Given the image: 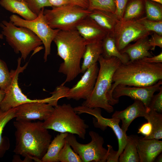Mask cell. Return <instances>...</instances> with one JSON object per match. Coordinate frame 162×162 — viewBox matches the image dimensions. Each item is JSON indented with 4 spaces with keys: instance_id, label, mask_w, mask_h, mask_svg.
<instances>
[{
    "instance_id": "obj_1",
    "label": "cell",
    "mask_w": 162,
    "mask_h": 162,
    "mask_svg": "<svg viewBox=\"0 0 162 162\" xmlns=\"http://www.w3.org/2000/svg\"><path fill=\"white\" fill-rule=\"evenodd\" d=\"M14 124L16 129L14 152L27 159L41 162L52 139L43 122L16 120Z\"/></svg>"
},
{
    "instance_id": "obj_2",
    "label": "cell",
    "mask_w": 162,
    "mask_h": 162,
    "mask_svg": "<svg viewBox=\"0 0 162 162\" xmlns=\"http://www.w3.org/2000/svg\"><path fill=\"white\" fill-rule=\"evenodd\" d=\"M162 79V63H151L142 59L121 64L115 71L111 89L107 95L109 104L114 105L118 100L112 96L113 91L118 85L134 86L152 85Z\"/></svg>"
},
{
    "instance_id": "obj_3",
    "label": "cell",
    "mask_w": 162,
    "mask_h": 162,
    "mask_svg": "<svg viewBox=\"0 0 162 162\" xmlns=\"http://www.w3.org/2000/svg\"><path fill=\"white\" fill-rule=\"evenodd\" d=\"M53 41L57 46V55L63 60L58 72L66 76L65 80L61 85L64 86L81 73L80 62L86 43L76 29L59 30Z\"/></svg>"
},
{
    "instance_id": "obj_4",
    "label": "cell",
    "mask_w": 162,
    "mask_h": 162,
    "mask_svg": "<svg viewBox=\"0 0 162 162\" xmlns=\"http://www.w3.org/2000/svg\"><path fill=\"white\" fill-rule=\"evenodd\" d=\"M98 61L100 68L94 89L82 105L90 108H101L111 113L114 109L109 104L107 95L111 88L113 74L122 63L116 57L105 58L101 55Z\"/></svg>"
},
{
    "instance_id": "obj_5",
    "label": "cell",
    "mask_w": 162,
    "mask_h": 162,
    "mask_svg": "<svg viewBox=\"0 0 162 162\" xmlns=\"http://www.w3.org/2000/svg\"><path fill=\"white\" fill-rule=\"evenodd\" d=\"M78 114L70 104L57 105L54 106L49 117L43 122V125L47 129L60 133L76 134L84 140L89 126Z\"/></svg>"
},
{
    "instance_id": "obj_6",
    "label": "cell",
    "mask_w": 162,
    "mask_h": 162,
    "mask_svg": "<svg viewBox=\"0 0 162 162\" xmlns=\"http://www.w3.org/2000/svg\"><path fill=\"white\" fill-rule=\"evenodd\" d=\"M0 27L7 42L16 53H21V57L24 61L32 51L34 54L44 48L40 46L43 44L40 39L28 28L18 27L5 20L2 22Z\"/></svg>"
},
{
    "instance_id": "obj_7",
    "label": "cell",
    "mask_w": 162,
    "mask_h": 162,
    "mask_svg": "<svg viewBox=\"0 0 162 162\" xmlns=\"http://www.w3.org/2000/svg\"><path fill=\"white\" fill-rule=\"evenodd\" d=\"M52 7L51 9H44V18L50 27L61 30L75 29L78 24L88 16L92 11L72 4Z\"/></svg>"
},
{
    "instance_id": "obj_8",
    "label": "cell",
    "mask_w": 162,
    "mask_h": 162,
    "mask_svg": "<svg viewBox=\"0 0 162 162\" xmlns=\"http://www.w3.org/2000/svg\"><path fill=\"white\" fill-rule=\"evenodd\" d=\"M91 140L88 143H80L74 134L68 133L66 141L74 151L80 157L82 162H105L107 150L103 147V138L97 133L90 131L89 132Z\"/></svg>"
},
{
    "instance_id": "obj_9",
    "label": "cell",
    "mask_w": 162,
    "mask_h": 162,
    "mask_svg": "<svg viewBox=\"0 0 162 162\" xmlns=\"http://www.w3.org/2000/svg\"><path fill=\"white\" fill-rule=\"evenodd\" d=\"M44 9L42 8L37 17L33 20H26L15 14L11 15L10 20L16 26L30 29L40 39L44 47V59L46 62L50 54L51 43L59 30L53 29L47 24L44 15Z\"/></svg>"
},
{
    "instance_id": "obj_10",
    "label": "cell",
    "mask_w": 162,
    "mask_h": 162,
    "mask_svg": "<svg viewBox=\"0 0 162 162\" xmlns=\"http://www.w3.org/2000/svg\"><path fill=\"white\" fill-rule=\"evenodd\" d=\"M99 70L97 63L88 68L80 80L72 88H69L61 85L58 86L60 98H66L76 100L86 99L94 89Z\"/></svg>"
},
{
    "instance_id": "obj_11",
    "label": "cell",
    "mask_w": 162,
    "mask_h": 162,
    "mask_svg": "<svg viewBox=\"0 0 162 162\" xmlns=\"http://www.w3.org/2000/svg\"><path fill=\"white\" fill-rule=\"evenodd\" d=\"M22 59L21 57L18 58L16 69L11 70L10 71L11 82L9 88L5 91V96L1 104L0 112L7 111L26 103L42 101L45 99H31L22 92L19 86L18 77L20 74L23 72L26 68L28 62L21 66Z\"/></svg>"
},
{
    "instance_id": "obj_12",
    "label": "cell",
    "mask_w": 162,
    "mask_h": 162,
    "mask_svg": "<svg viewBox=\"0 0 162 162\" xmlns=\"http://www.w3.org/2000/svg\"><path fill=\"white\" fill-rule=\"evenodd\" d=\"M150 32L148 31L138 19L119 20L113 34L116 44L120 51L132 41L148 36Z\"/></svg>"
},
{
    "instance_id": "obj_13",
    "label": "cell",
    "mask_w": 162,
    "mask_h": 162,
    "mask_svg": "<svg viewBox=\"0 0 162 162\" xmlns=\"http://www.w3.org/2000/svg\"><path fill=\"white\" fill-rule=\"evenodd\" d=\"M74 109L78 114L86 113L93 116L96 119L95 120L93 118V123L95 128L103 130H106L107 127L112 129L118 140V148L117 157L118 158L125 148L128 140V136L119 125L120 120L116 117L107 118L103 117L99 108H90L81 105L74 107Z\"/></svg>"
},
{
    "instance_id": "obj_14",
    "label": "cell",
    "mask_w": 162,
    "mask_h": 162,
    "mask_svg": "<svg viewBox=\"0 0 162 162\" xmlns=\"http://www.w3.org/2000/svg\"><path fill=\"white\" fill-rule=\"evenodd\" d=\"M50 102L49 97L45 98L43 101L26 103L17 106L15 107L16 120H46L54 109Z\"/></svg>"
},
{
    "instance_id": "obj_15",
    "label": "cell",
    "mask_w": 162,
    "mask_h": 162,
    "mask_svg": "<svg viewBox=\"0 0 162 162\" xmlns=\"http://www.w3.org/2000/svg\"><path fill=\"white\" fill-rule=\"evenodd\" d=\"M162 84V80L152 85L146 86H129L119 84L114 89L112 96L116 100H118L119 98L122 96H128L134 100L141 101L146 107L149 108L154 93L159 91Z\"/></svg>"
},
{
    "instance_id": "obj_16",
    "label": "cell",
    "mask_w": 162,
    "mask_h": 162,
    "mask_svg": "<svg viewBox=\"0 0 162 162\" xmlns=\"http://www.w3.org/2000/svg\"><path fill=\"white\" fill-rule=\"evenodd\" d=\"M134 102L126 109L121 111H116L112 117L119 118L122 122L121 128L126 133L128 128L132 121L140 117L145 118L148 115L150 109L146 107L140 100H135Z\"/></svg>"
},
{
    "instance_id": "obj_17",
    "label": "cell",
    "mask_w": 162,
    "mask_h": 162,
    "mask_svg": "<svg viewBox=\"0 0 162 162\" xmlns=\"http://www.w3.org/2000/svg\"><path fill=\"white\" fill-rule=\"evenodd\" d=\"M136 145L140 162H153L162 151V141L158 140L137 137Z\"/></svg>"
},
{
    "instance_id": "obj_18",
    "label": "cell",
    "mask_w": 162,
    "mask_h": 162,
    "mask_svg": "<svg viewBox=\"0 0 162 162\" xmlns=\"http://www.w3.org/2000/svg\"><path fill=\"white\" fill-rule=\"evenodd\" d=\"M75 29L84 39L86 44L102 40L108 34L89 16L79 23Z\"/></svg>"
},
{
    "instance_id": "obj_19",
    "label": "cell",
    "mask_w": 162,
    "mask_h": 162,
    "mask_svg": "<svg viewBox=\"0 0 162 162\" xmlns=\"http://www.w3.org/2000/svg\"><path fill=\"white\" fill-rule=\"evenodd\" d=\"M148 36L141 38L133 44H129L120 52L128 55L130 61L142 59L145 57L152 56L149 50L151 47L148 42Z\"/></svg>"
},
{
    "instance_id": "obj_20",
    "label": "cell",
    "mask_w": 162,
    "mask_h": 162,
    "mask_svg": "<svg viewBox=\"0 0 162 162\" xmlns=\"http://www.w3.org/2000/svg\"><path fill=\"white\" fill-rule=\"evenodd\" d=\"M108 34H112L119 20L114 14L99 10H92L89 16Z\"/></svg>"
},
{
    "instance_id": "obj_21",
    "label": "cell",
    "mask_w": 162,
    "mask_h": 162,
    "mask_svg": "<svg viewBox=\"0 0 162 162\" xmlns=\"http://www.w3.org/2000/svg\"><path fill=\"white\" fill-rule=\"evenodd\" d=\"M102 40L86 44L82 57L83 60L81 66V73H83L89 67L98 61L103 52Z\"/></svg>"
},
{
    "instance_id": "obj_22",
    "label": "cell",
    "mask_w": 162,
    "mask_h": 162,
    "mask_svg": "<svg viewBox=\"0 0 162 162\" xmlns=\"http://www.w3.org/2000/svg\"><path fill=\"white\" fill-rule=\"evenodd\" d=\"M0 5L6 10L17 14L26 20H33L38 16L31 10L25 2L17 0H0Z\"/></svg>"
},
{
    "instance_id": "obj_23",
    "label": "cell",
    "mask_w": 162,
    "mask_h": 162,
    "mask_svg": "<svg viewBox=\"0 0 162 162\" xmlns=\"http://www.w3.org/2000/svg\"><path fill=\"white\" fill-rule=\"evenodd\" d=\"M102 48L103 52L101 55L104 58L116 57L120 60L122 64H126L130 61L127 54L121 53L118 50L114 38L112 34H108L102 40Z\"/></svg>"
},
{
    "instance_id": "obj_24",
    "label": "cell",
    "mask_w": 162,
    "mask_h": 162,
    "mask_svg": "<svg viewBox=\"0 0 162 162\" xmlns=\"http://www.w3.org/2000/svg\"><path fill=\"white\" fill-rule=\"evenodd\" d=\"M68 133H61L54 137L41 159L42 162H58V155L63 147Z\"/></svg>"
},
{
    "instance_id": "obj_25",
    "label": "cell",
    "mask_w": 162,
    "mask_h": 162,
    "mask_svg": "<svg viewBox=\"0 0 162 162\" xmlns=\"http://www.w3.org/2000/svg\"><path fill=\"white\" fill-rule=\"evenodd\" d=\"M15 108L0 112V158L4 156L10 147L8 138L2 136L3 131L6 124L12 119L15 118Z\"/></svg>"
},
{
    "instance_id": "obj_26",
    "label": "cell",
    "mask_w": 162,
    "mask_h": 162,
    "mask_svg": "<svg viewBox=\"0 0 162 162\" xmlns=\"http://www.w3.org/2000/svg\"><path fill=\"white\" fill-rule=\"evenodd\" d=\"M137 138V137L134 135L128 136L126 145L123 151L119 155L118 162H139L136 145Z\"/></svg>"
},
{
    "instance_id": "obj_27",
    "label": "cell",
    "mask_w": 162,
    "mask_h": 162,
    "mask_svg": "<svg viewBox=\"0 0 162 162\" xmlns=\"http://www.w3.org/2000/svg\"><path fill=\"white\" fill-rule=\"evenodd\" d=\"M152 126L151 134L145 136V139L159 140L162 138V115L154 110H150L148 115L145 118Z\"/></svg>"
},
{
    "instance_id": "obj_28",
    "label": "cell",
    "mask_w": 162,
    "mask_h": 162,
    "mask_svg": "<svg viewBox=\"0 0 162 162\" xmlns=\"http://www.w3.org/2000/svg\"><path fill=\"white\" fill-rule=\"evenodd\" d=\"M143 14V6L142 0H134L126 6L122 18L126 21L138 19Z\"/></svg>"
},
{
    "instance_id": "obj_29",
    "label": "cell",
    "mask_w": 162,
    "mask_h": 162,
    "mask_svg": "<svg viewBox=\"0 0 162 162\" xmlns=\"http://www.w3.org/2000/svg\"><path fill=\"white\" fill-rule=\"evenodd\" d=\"M59 162H82L80 156L71 148L66 141L58 155Z\"/></svg>"
},
{
    "instance_id": "obj_30",
    "label": "cell",
    "mask_w": 162,
    "mask_h": 162,
    "mask_svg": "<svg viewBox=\"0 0 162 162\" xmlns=\"http://www.w3.org/2000/svg\"><path fill=\"white\" fill-rule=\"evenodd\" d=\"M88 9L99 10L114 14L116 7L114 0H88Z\"/></svg>"
},
{
    "instance_id": "obj_31",
    "label": "cell",
    "mask_w": 162,
    "mask_h": 162,
    "mask_svg": "<svg viewBox=\"0 0 162 162\" xmlns=\"http://www.w3.org/2000/svg\"><path fill=\"white\" fill-rule=\"evenodd\" d=\"M146 17L154 21L162 20V8L148 0H144Z\"/></svg>"
},
{
    "instance_id": "obj_32",
    "label": "cell",
    "mask_w": 162,
    "mask_h": 162,
    "mask_svg": "<svg viewBox=\"0 0 162 162\" xmlns=\"http://www.w3.org/2000/svg\"><path fill=\"white\" fill-rule=\"evenodd\" d=\"M11 75L6 63L0 58V89L6 91L11 82Z\"/></svg>"
},
{
    "instance_id": "obj_33",
    "label": "cell",
    "mask_w": 162,
    "mask_h": 162,
    "mask_svg": "<svg viewBox=\"0 0 162 162\" xmlns=\"http://www.w3.org/2000/svg\"><path fill=\"white\" fill-rule=\"evenodd\" d=\"M140 22L148 31H152L162 35V20L154 21L149 20L146 16L138 19Z\"/></svg>"
},
{
    "instance_id": "obj_34",
    "label": "cell",
    "mask_w": 162,
    "mask_h": 162,
    "mask_svg": "<svg viewBox=\"0 0 162 162\" xmlns=\"http://www.w3.org/2000/svg\"><path fill=\"white\" fill-rule=\"evenodd\" d=\"M31 10L38 15L42 8L52 7L48 0H25Z\"/></svg>"
},
{
    "instance_id": "obj_35",
    "label": "cell",
    "mask_w": 162,
    "mask_h": 162,
    "mask_svg": "<svg viewBox=\"0 0 162 162\" xmlns=\"http://www.w3.org/2000/svg\"><path fill=\"white\" fill-rule=\"evenodd\" d=\"M149 107L150 110L159 113L162 112V86L160 88L159 92L153 95L151 100Z\"/></svg>"
},
{
    "instance_id": "obj_36",
    "label": "cell",
    "mask_w": 162,
    "mask_h": 162,
    "mask_svg": "<svg viewBox=\"0 0 162 162\" xmlns=\"http://www.w3.org/2000/svg\"><path fill=\"white\" fill-rule=\"evenodd\" d=\"M128 0H114L116 7L114 14L119 20L123 18Z\"/></svg>"
},
{
    "instance_id": "obj_37",
    "label": "cell",
    "mask_w": 162,
    "mask_h": 162,
    "mask_svg": "<svg viewBox=\"0 0 162 162\" xmlns=\"http://www.w3.org/2000/svg\"><path fill=\"white\" fill-rule=\"evenodd\" d=\"M148 42L152 48L151 50H154L156 46L162 48V35L154 32L148 39Z\"/></svg>"
},
{
    "instance_id": "obj_38",
    "label": "cell",
    "mask_w": 162,
    "mask_h": 162,
    "mask_svg": "<svg viewBox=\"0 0 162 162\" xmlns=\"http://www.w3.org/2000/svg\"><path fill=\"white\" fill-rule=\"evenodd\" d=\"M107 152L106 157L107 162H118V158L117 157V151H115L112 146L108 144Z\"/></svg>"
},
{
    "instance_id": "obj_39",
    "label": "cell",
    "mask_w": 162,
    "mask_h": 162,
    "mask_svg": "<svg viewBox=\"0 0 162 162\" xmlns=\"http://www.w3.org/2000/svg\"><path fill=\"white\" fill-rule=\"evenodd\" d=\"M152 126L151 123L148 122L142 124L139 128L138 133L141 134L145 136H149L152 133Z\"/></svg>"
},
{
    "instance_id": "obj_40",
    "label": "cell",
    "mask_w": 162,
    "mask_h": 162,
    "mask_svg": "<svg viewBox=\"0 0 162 162\" xmlns=\"http://www.w3.org/2000/svg\"><path fill=\"white\" fill-rule=\"evenodd\" d=\"M142 60L149 63H162V52L158 55L151 57H145L142 59Z\"/></svg>"
},
{
    "instance_id": "obj_41",
    "label": "cell",
    "mask_w": 162,
    "mask_h": 162,
    "mask_svg": "<svg viewBox=\"0 0 162 162\" xmlns=\"http://www.w3.org/2000/svg\"><path fill=\"white\" fill-rule=\"evenodd\" d=\"M52 7H58L72 4L70 0H48Z\"/></svg>"
},
{
    "instance_id": "obj_42",
    "label": "cell",
    "mask_w": 162,
    "mask_h": 162,
    "mask_svg": "<svg viewBox=\"0 0 162 162\" xmlns=\"http://www.w3.org/2000/svg\"><path fill=\"white\" fill-rule=\"evenodd\" d=\"M72 4L80 6L85 9H88V0H70Z\"/></svg>"
},
{
    "instance_id": "obj_43",
    "label": "cell",
    "mask_w": 162,
    "mask_h": 162,
    "mask_svg": "<svg viewBox=\"0 0 162 162\" xmlns=\"http://www.w3.org/2000/svg\"><path fill=\"white\" fill-rule=\"evenodd\" d=\"M5 95V92L0 89V108L1 103L3 100Z\"/></svg>"
},
{
    "instance_id": "obj_44",
    "label": "cell",
    "mask_w": 162,
    "mask_h": 162,
    "mask_svg": "<svg viewBox=\"0 0 162 162\" xmlns=\"http://www.w3.org/2000/svg\"><path fill=\"white\" fill-rule=\"evenodd\" d=\"M157 158L156 162H161L162 161V154L158 155Z\"/></svg>"
},
{
    "instance_id": "obj_45",
    "label": "cell",
    "mask_w": 162,
    "mask_h": 162,
    "mask_svg": "<svg viewBox=\"0 0 162 162\" xmlns=\"http://www.w3.org/2000/svg\"><path fill=\"white\" fill-rule=\"evenodd\" d=\"M153 1L157 2L160 4H162V0H151Z\"/></svg>"
},
{
    "instance_id": "obj_46",
    "label": "cell",
    "mask_w": 162,
    "mask_h": 162,
    "mask_svg": "<svg viewBox=\"0 0 162 162\" xmlns=\"http://www.w3.org/2000/svg\"><path fill=\"white\" fill-rule=\"evenodd\" d=\"M3 35L2 34L0 33V39H3ZM1 46V45L0 44V47Z\"/></svg>"
},
{
    "instance_id": "obj_47",
    "label": "cell",
    "mask_w": 162,
    "mask_h": 162,
    "mask_svg": "<svg viewBox=\"0 0 162 162\" xmlns=\"http://www.w3.org/2000/svg\"><path fill=\"white\" fill-rule=\"evenodd\" d=\"M20 1L25 2V0H17Z\"/></svg>"
}]
</instances>
